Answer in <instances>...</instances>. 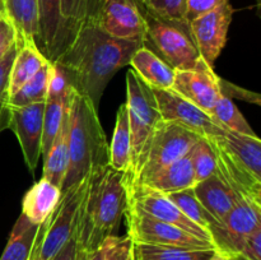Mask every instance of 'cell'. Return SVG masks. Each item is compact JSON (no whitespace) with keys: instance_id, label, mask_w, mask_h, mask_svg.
I'll use <instances>...</instances> for the list:
<instances>
[{"instance_id":"11","label":"cell","mask_w":261,"mask_h":260,"mask_svg":"<svg viewBox=\"0 0 261 260\" xmlns=\"http://www.w3.org/2000/svg\"><path fill=\"white\" fill-rule=\"evenodd\" d=\"M153 89V88H152ZM162 120L175 122L191 130L201 138L223 134L226 130L219 126L208 112L189 102L172 89H153Z\"/></svg>"},{"instance_id":"6","label":"cell","mask_w":261,"mask_h":260,"mask_svg":"<svg viewBox=\"0 0 261 260\" xmlns=\"http://www.w3.org/2000/svg\"><path fill=\"white\" fill-rule=\"evenodd\" d=\"M126 107L132 133V172L144 153L155 127L162 120L153 89L134 70L126 74ZM125 173V175H127Z\"/></svg>"},{"instance_id":"22","label":"cell","mask_w":261,"mask_h":260,"mask_svg":"<svg viewBox=\"0 0 261 260\" xmlns=\"http://www.w3.org/2000/svg\"><path fill=\"white\" fill-rule=\"evenodd\" d=\"M5 18L17 33V45L38 40V0H4Z\"/></svg>"},{"instance_id":"34","label":"cell","mask_w":261,"mask_h":260,"mask_svg":"<svg viewBox=\"0 0 261 260\" xmlns=\"http://www.w3.org/2000/svg\"><path fill=\"white\" fill-rule=\"evenodd\" d=\"M191 165H193L195 183L205 180L217 173L216 155L205 138H200L190 150Z\"/></svg>"},{"instance_id":"18","label":"cell","mask_w":261,"mask_h":260,"mask_svg":"<svg viewBox=\"0 0 261 260\" xmlns=\"http://www.w3.org/2000/svg\"><path fill=\"white\" fill-rule=\"evenodd\" d=\"M130 184V183H125ZM193 165H191L190 153L185 157L170 163L166 167L161 168L157 172L152 173L139 183H133L130 185H139L150 190L158 191L165 195L178 193V191L191 189L195 185Z\"/></svg>"},{"instance_id":"28","label":"cell","mask_w":261,"mask_h":260,"mask_svg":"<svg viewBox=\"0 0 261 260\" xmlns=\"http://www.w3.org/2000/svg\"><path fill=\"white\" fill-rule=\"evenodd\" d=\"M51 73V61H47L27 83L23 84L9 98L10 107H23L41 103L47 99L48 81Z\"/></svg>"},{"instance_id":"45","label":"cell","mask_w":261,"mask_h":260,"mask_svg":"<svg viewBox=\"0 0 261 260\" xmlns=\"http://www.w3.org/2000/svg\"><path fill=\"white\" fill-rule=\"evenodd\" d=\"M208 260H226V256H224L222 252L219 251H214L213 255H212L211 257H209Z\"/></svg>"},{"instance_id":"33","label":"cell","mask_w":261,"mask_h":260,"mask_svg":"<svg viewBox=\"0 0 261 260\" xmlns=\"http://www.w3.org/2000/svg\"><path fill=\"white\" fill-rule=\"evenodd\" d=\"M73 91V89H71ZM71 94V93H70ZM70 99V97H69ZM68 101H56V99H46L45 112H43V127H42V150L41 155L43 160L50 152L55 138L63 124L64 114H65Z\"/></svg>"},{"instance_id":"1","label":"cell","mask_w":261,"mask_h":260,"mask_svg":"<svg viewBox=\"0 0 261 260\" xmlns=\"http://www.w3.org/2000/svg\"><path fill=\"white\" fill-rule=\"evenodd\" d=\"M143 45L107 35L96 25H82L55 59L70 78L71 86L98 107L105 88Z\"/></svg>"},{"instance_id":"2","label":"cell","mask_w":261,"mask_h":260,"mask_svg":"<svg viewBox=\"0 0 261 260\" xmlns=\"http://www.w3.org/2000/svg\"><path fill=\"white\" fill-rule=\"evenodd\" d=\"M127 206L125 173L111 166L97 167L87 176V188L74 228L82 251L96 250L120 226Z\"/></svg>"},{"instance_id":"15","label":"cell","mask_w":261,"mask_h":260,"mask_svg":"<svg viewBox=\"0 0 261 260\" xmlns=\"http://www.w3.org/2000/svg\"><path fill=\"white\" fill-rule=\"evenodd\" d=\"M221 81L222 78L214 73L213 68L176 70L171 89L211 115L217 102L223 96Z\"/></svg>"},{"instance_id":"5","label":"cell","mask_w":261,"mask_h":260,"mask_svg":"<svg viewBox=\"0 0 261 260\" xmlns=\"http://www.w3.org/2000/svg\"><path fill=\"white\" fill-rule=\"evenodd\" d=\"M147 24V41L157 50V55L175 70L213 68L203 60L191 40L190 32L173 23L155 17L148 10L140 9Z\"/></svg>"},{"instance_id":"48","label":"cell","mask_w":261,"mask_h":260,"mask_svg":"<svg viewBox=\"0 0 261 260\" xmlns=\"http://www.w3.org/2000/svg\"><path fill=\"white\" fill-rule=\"evenodd\" d=\"M4 18H5L4 13H3V12H0V22H2V20H3V19H4Z\"/></svg>"},{"instance_id":"31","label":"cell","mask_w":261,"mask_h":260,"mask_svg":"<svg viewBox=\"0 0 261 260\" xmlns=\"http://www.w3.org/2000/svg\"><path fill=\"white\" fill-rule=\"evenodd\" d=\"M167 196L181 209V212H182L189 219H191L194 223H196L198 226H200L201 228L208 231L209 233H211V229L213 228L216 224H218V222L205 211V208H204L200 204V201L198 200V198H196L195 194H194L193 188L178 191V193L170 194V195Z\"/></svg>"},{"instance_id":"32","label":"cell","mask_w":261,"mask_h":260,"mask_svg":"<svg viewBox=\"0 0 261 260\" xmlns=\"http://www.w3.org/2000/svg\"><path fill=\"white\" fill-rule=\"evenodd\" d=\"M137 3L139 9L148 10L155 17L190 32L186 19L185 0H137Z\"/></svg>"},{"instance_id":"40","label":"cell","mask_w":261,"mask_h":260,"mask_svg":"<svg viewBox=\"0 0 261 260\" xmlns=\"http://www.w3.org/2000/svg\"><path fill=\"white\" fill-rule=\"evenodd\" d=\"M226 2L228 0H185L186 19L190 22L194 18L216 9Z\"/></svg>"},{"instance_id":"38","label":"cell","mask_w":261,"mask_h":260,"mask_svg":"<svg viewBox=\"0 0 261 260\" xmlns=\"http://www.w3.org/2000/svg\"><path fill=\"white\" fill-rule=\"evenodd\" d=\"M60 13L70 42L84 23V0H60Z\"/></svg>"},{"instance_id":"46","label":"cell","mask_w":261,"mask_h":260,"mask_svg":"<svg viewBox=\"0 0 261 260\" xmlns=\"http://www.w3.org/2000/svg\"><path fill=\"white\" fill-rule=\"evenodd\" d=\"M224 256H226V260H244L237 255H224Z\"/></svg>"},{"instance_id":"7","label":"cell","mask_w":261,"mask_h":260,"mask_svg":"<svg viewBox=\"0 0 261 260\" xmlns=\"http://www.w3.org/2000/svg\"><path fill=\"white\" fill-rule=\"evenodd\" d=\"M87 188V177L78 185L61 193L53 213L40 224L31 260H53L73 236L76 213Z\"/></svg>"},{"instance_id":"41","label":"cell","mask_w":261,"mask_h":260,"mask_svg":"<svg viewBox=\"0 0 261 260\" xmlns=\"http://www.w3.org/2000/svg\"><path fill=\"white\" fill-rule=\"evenodd\" d=\"M17 43V33L12 23L4 18L0 22V60L9 53L10 48Z\"/></svg>"},{"instance_id":"27","label":"cell","mask_w":261,"mask_h":260,"mask_svg":"<svg viewBox=\"0 0 261 260\" xmlns=\"http://www.w3.org/2000/svg\"><path fill=\"white\" fill-rule=\"evenodd\" d=\"M17 46V55L13 60L12 70H10V96L14 94L23 84L27 83L48 61L35 43H22Z\"/></svg>"},{"instance_id":"26","label":"cell","mask_w":261,"mask_h":260,"mask_svg":"<svg viewBox=\"0 0 261 260\" xmlns=\"http://www.w3.org/2000/svg\"><path fill=\"white\" fill-rule=\"evenodd\" d=\"M38 224L32 223L23 213L15 222L0 260H31L37 237Z\"/></svg>"},{"instance_id":"35","label":"cell","mask_w":261,"mask_h":260,"mask_svg":"<svg viewBox=\"0 0 261 260\" xmlns=\"http://www.w3.org/2000/svg\"><path fill=\"white\" fill-rule=\"evenodd\" d=\"M18 46L15 43L9 53L0 60V133L8 129L10 121V106H9V81L10 70H12L13 60L17 55Z\"/></svg>"},{"instance_id":"25","label":"cell","mask_w":261,"mask_h":260,"mask_svg":"<svg viewBox=\"0 0 261 260\" xmlns=\"http://www.w3.org/2000/svg\"><path fill=\"white\" fill-rule=\"evenodd\" d=\"M132 165V133L126 103H122L117 111L116 124L111 144L109 145V166L120 172L127 173Z\"/></svg>"},{"instance_id":"39","label":"cell","mask_w":261,"mask_h":260,"mask_svg":"<svg viewBox=\"0 0 261 260\" xmlns=\"http://www.w3.org/2000/svg\"><path fill=\"white\" fill-rule=\"evenodd\" d=\"M237 256L244 260H261V227L247 235Z\"/></svg>"},{"instance_id":"21","label":"cell","mask_w":261,"mask_h":260,"mask_svg":"<svg viewBox=\"0 0 261 260\" xmlns=\"http://www.w3.org/2000/svg\"><path fill=\"white\" fill-rule=\"evenodd\" d=\"M193 190L201 205L218 223L223 221L239 201L237 196L217 175L196 183Z\"/></svg>"},{"instance_id":"36","label":"cell","mask_w":261,"mask_h":260,"mask_svg":"<svg viewBox=\"0 0 261 260\" xmlns=\"http://www.w3.org/2000/svg\"><path fill=\"white\" fill-rule=\"evenodd\" d=\"M71 86L70 78L68 73L61 65L55 61H51V73L48 81L47 99H56V101H68L70 97Z\"/></svg>"},{"instance_id":"19","label":"cell","mask_w":261,"mask_h":260,"mask_svg":"<svg viewBox=\"0 0 261 260\" xmlns=\"http://www.w3.org/2000/svg\"><path fill=\"white\" fill-rule=\"evenodd\" d=\"M130 65L145 84L153 89H171L176 70L149 47L138 48L132 56Z\"/></svg>"},{"instance_id":"17","label":"cell","mask_w":261,"mask_h":260,"mask_svg":"<svg viewBox=\"0 0 261 260\" xmlns=\"http://www.w3.org/2000/svg\"><path fill=\"white\" fill-rule=\"evenodd\" d=\"M68 43L60 0H38V50L48 61H54Z\"/></svg>"},{"instance_id":"4","label":"cell","mask_w":261,"mask_h":260,"mask_svg":"<svg viewBox=\"0 0 261 260\" xmlns=\"http://www.w3.org/2000/svg\"><path fill=\"white\" fill-rule=\"evenodd\" d=\"M200 138V135L181 125L161 120L135 168L125 175V183H139L161 168L185 157Z\"/></svg>"},{"instance_id":"43","label":"cell","mask_w":261,"mask_h":260,"mask_svg":"<svg viewBox=\"0 0 261 260\" xmlns=\"http://www.w3.org/2000/svg\"><path fill=\"white\" fill-rule=\"evenodd\" d=\"M102 0H84V23L83 25H93L98 14Z\"/></svg>"},{"instance_id":"47","label":"cell","mask_w":261,"mask_h":260,"mask_svg":"<svg viewBox=\"0 0 261 260\" xmlns=\"http://www.w3.org/2000/svg\"><path fill=\"white\" fill-rule=\"evenodd\" d=\"M0 12L4 13V0H0Z\"/></svg>"},{"instance_id":"24","label":"cell","mask_w":261,"mask_h":260,"mask_svg":"<svg viewBox=\"0 0 261 260\" xmlns=\"http://www.w3.org/2000/svg\"><path fill=\"white\" fill-rule=\"evenodd\" d=\"M70 101V99H69ZM69 166V103L64 114L63 124L50 152L43 160L42 177L61 189Z\"/></svg>"},{"instance_id":"42","label":"cell","mask_w":261,"mask_h":260,"mask_svg":"<svg viewBox=\"0 0 261 260\" xmlns=\"http://www.w3.org/2000/svg\"><path fill=\"white\" fill-rule=\"evenodd\" d=\"M53 260H79V246L74 233Z\"/></svg>"},{"instance_id":"10","label":"cell","mask_w":261,"mask_h":260,"mask_svg":"<svg viewBox=\"0 0 261 260\" xmlns=\"http://www.w3.org/2000/svg\"><path fill=\"white\" fill-rule=\"evenodd\" d=\"M127 193V203L158 221L178 227L193 236L213 242L211 233L189 219L181 209L165 194L150 190L139 185L125 184ZM214 244V242H213Z\"/></svg>"},{"instance_id":"29","label":"cell","mask_w":261,"mask_h":260,"mask_svg":"<svg viewBox=\"0 0 261 260\" xmlns=\"http://www.w3.org/2000/svg\"><path fill=\"white\" fill-rule=\"evenodd\" d=\"M214 251L134 244V260H208Z\"/></svg>"},{"instance_id":"9","label":"cell","mask_w":261,"mask_h":260,"mask_svg":"<svg viewBox=\"0 0 261 260\" xmlns=\"http://www.w3.org/2000/svg\"><path fill=\"white\" fill-rule=\"evenodd\" d=\"M232 17L233 8L228 0L189 22L191 40L203 60L211 66H213L226 45Z\"/></svg>"},{"instance_id":"30","label":"cell","mask_w":261,"mask_h":260,"mask_svg":"<svg viewBox=\"0 0 261 260\" xmlns=\"http://www.w3.org/2000/svg\"><path fill=\"white\" fill-rule=\"evenodd\" d=\"M211 116L224 130L250 135V137L256 135L252 127L249 125V122L246 121L244 115L240 112L236 105L233 103L232 98H228L224 94L219 98L214 109L211 111Z\"/></svg>"},{"instance_id":"37","label":"cell","mask_w":261,"mask_h":260,"mask_svg":"<svg viewBox=\"0 0 261 260\" xmlns=\"http://www.w3.org/2000/svg\"><path fill=\"white\" fill-rule=\"evenodd\" d=\"M103 260H134V242L127 235L107 237L103 242Z\"/></svg>"},{"instance_id":"3","label":"cell","mask_w":261,"mask_h":260,"mask_svg":"<svg viewBox=\"0 0 261 260\" xmlns=\"http://www.w3.org/2000/svg\"><path fill=\"white\" fill-rule=\"evenodd\" d=\"M109 165V143L97 107L73 87L69 101V166L61 193L81 184L94 168Z\"/></svg>"},{"instance_id":"8","label":"cell","mask_w":261,"mask_h":260,"mask_svg":"<svg viewBox=\"0 0 261 260\" xmlns=\"http://www.w3.org/2000/svg\"><path fill=\"white\" fill-rule=\"evenodd\" d=\"M127 236L134 244L181 247L190 250H217L216 245L188 233L178 227L158 221L127 203L125 211Z\"/></svg>"},{"instance_id":"23","label":"cell","mask_w":261,"mask_h":260,"mask_svg":"<svg viewBox=\"0 0 261 260\" xmlns=\"http://www.w3.org/2000/svg\"><path fill=\"white\" fill-rule=\"evenodd\" d=\"M61 199V189L46 178H41L25 193L22 213L35 224H42Z\"/></svg>"},{"instance_id":"14","label":"cell","mask_w":261,"mask_h":260,"mask_svg":"<svg viewBox=\"0 0 261 260\" xmlns=\"http://www.w3.org/2000/svg\"><path fill=\"white\" fill-rule=\"evenodd\" d=\"M45 103H33L23 107H10L12 130L22 148L23 158L31 172L36 170L42 150V127Z\"/></svg>"},{"instance_id":"20","label":"cell","mask_w":261,"mask_h":260,"mask_svg":"<svg viewBox=\"0 0 261 260\" xmlns=\"http://www.w3.org/2000/svg\"><path fill=\"white\" fill-rule=\"evenodd\" d=\"M212 138L255 178L261 180V140L257 135L250 137L226 130L223 134Z\"/></svg>"},{"instance_id":"13","label":"cell","mask_w":261,"mask_h":260,"mask_svg":"<svg viewBox=\"0 0 261 260\" xmlns=\"http://www.w3.org/2000/svg\"><path fill=\"white\" fill-rule=\"evenodd\" d=\"M261 227V206L239 200L221 223L211 229L217 251L237 255L247 235Z\"/></svg>"},{"instance_id":"16","label":"cell","mask_w":261,"mask_h":260,"mask_svg":"<svg viewBox=\"0 0 261 260\" xmlns=\"http://www.w3.org/2000/svg\"><path fill=\"white\" fill-rule=\"evenodd\" d=\"M216 155L217 173L239 200L261 206V180L255 178L239 161L226 152L212 137L205 138Z\"/></svg>"},{"instance_id":"44","label":"cell","mask_w":261,"mask_h":260,"mask_svg":"<svg viewBox=\"0 0 261 260\" xmlns=\"http://www.w3.org/2000/svg\"><path fill=\"white\" fill-rule=\"evenodd\" d=\"M79 260H103V245L89 252H84L79 249Z\"/></svg>"},{"instance_id":"12","label":"cell","mask_w":261,"mask_h":260,"mask_svg":"<svg viewBox=\"0 0 261 260\" xmlns=\"http://www.w3.org/2000/svg\"><path fill=\"white\" fill-rule=\"evenodd\" d=\"M116 38L147 41V24L137 0H102L94 24Z\"/></svg>"}]
</instances>
